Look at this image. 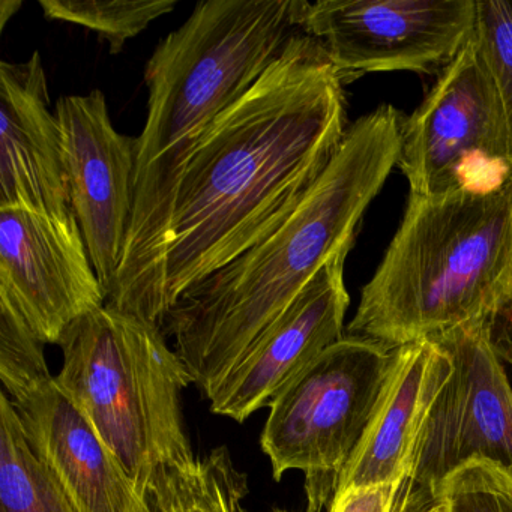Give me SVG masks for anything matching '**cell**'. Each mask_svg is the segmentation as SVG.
Here are the masks:
<instances>
[{"instance_id":"d4e9b609","label":"cell","mask_w":512,"mask_h":512,"mask_svg":"<svg viewBox=\"0 0 512 512\" xmlns=\"http://www.w3.org/2000/svg\"><path fill=\"white\" fill-rule=\"evenodd\" d=\"M274 512H289V511H283V509H275Z\"/></svg>"},{"instance_id":"8fae6325","label":"cell","mask_w":512,"mask_h":512,"mask_svg":"<svg viewBox=\"0 0 512 512\" xmlns=\"http://www.w3.org/2000/svg\"><path fill=\"white\" fill-rule=\"evenodd\" d=\"M55 113L64 142L71 209L109 298L133 217L137 137L124 136L113 127L100 89L59 98Z\"/></svg>"},{"instance_id":"e0dca14e","label":"cell","mask_w":512,"mask_h":512,"mask_svg":"<svg viewBox=\"0 0 512 512\" xmlns=\"http://www.w3.org/2000/svg\"><path fill=\"white\" fill-rule=\"evenodd\" d=\"M178 0H40L44 17L73 23L100 35L112 55L145 31L154 20L172 13Z\"/></svg>"},{"instance_id":"2e32d148","label":"cell","mask_w":512,"mask_h":512,"mask_svg":"<svg viewBox=\"0 0 512 512\" xmlns=\"http://www.w3.org/2000/svg\"><path fill=\"white\" fill-rule=\"evenodd\" d=\"M0 512H76L32 451L5 391L0 394Z\"/></svg>"},{"instance_id":"9a60e30c","label":"cell","mask_w":512,"mask_h":512,"mask_svg":"<svg viewBox=\"0 0 512 512\" xmlns=\"http://www.w3.org/2000/svg\"><path fill=\"white\" fill-rule=\"evenodd\" d=\"M451 373V356L436 341L401 346L397 365L341 476L337 494L349 488L400 485L425 413Z\"/></svg>"},{"instance_id":"d6986e66","label":"cell","mask_w":512,"mask_h":512,"mask_svg":"<svg viewBox=\"0 0 512 512\" xmlns=\"http://www.w3.org/2000/svg\"><path fill=\"white\" fill-rule=\"evenodd\" d=\"M470 41L502 112L512 166V0H476Z\"/></svg>"},{"instance_id":"484cf974","label":"cell","mask_w":512,"mask_h":512,"mask_svg":"<svg viewBox=\"0 0 512 512\" xmlns=\"http://www.w3.org/2000/svg\"><path fill=\"white\" fill-rule=\"evenodd\" d=\"M160 512H167V511H160Z\"/></svg>"},{"instance_id":"9c48e42d","label":"cell","mask_w":512,"mask_h":512,"mask_svg":"<svg viewBox=\"0 0 512 512\" xmlns=\"http://www.w3.org/2000/svg\"><path fill=\"white\" fill-rule=\"evenodd\" d=\"M475 17L476 0H320L308 7L304 29L344 80L443 70L472 37Z\"/></svg>"},{"instance_id":"7a4b0ae2","label":"cell","mask_w":512,"mask_h":512,"mask_svg":"<svg viewBox=\"0 0 512 512\" xmlns=\"http://www.w3.org/2000/svg\"><path fill=\"white\" fill-rule=\"evenodd\" d=\"M308 7L305 0L199 2L155 47L145 70L148 116L137 137L133 217L106 305L158 326V287L185 166L214 122L305 32Z\"/></svg>"},{"instance_id":"ba28073f","label":"cell","mask_w":512,"mask_h":512,"mask_svg":"<svg viewBox=\"0 0 512 512\" xmlns=\"http://www.w3.org/2000/svg\"><path fill=\"white\" fill-rule=\"evenodd\" d=\"M398 167L410 194L493 191L512 178L505 121L472 41L404 119Z\"/></svg>"},{"instance_id":"52a82bcc","label":"cell","mask_w":512,"mask_h":512,"mask_svg":"<svg viewBox=\"0 0 512 512\" xmlns=\"http://www.w3.org/2000/svg\"><path fill=\"white\" fill-rule=\"evenodd\" d=\"M436 341L452 373L431 401L398 485L392 512H428L443 479L475 458L512 475V388L493 325L460 326Z\"/></svg>"},{"instance_id":"44dd1931","label":"cell","mask_w":512,"mask_h":512,"mask_svg":"<svg viewBox=\"0 0 512 512\" xmlns=\"http://www.w3.org/2000/svg\"><path fill=\"white\" fill-rule=\"evenodd\" d=\"M52 376L44 343L8 302L0 301V380L11 395Z\"/></svg>"},{"instance_id":"3957f363","label":"cell","mask_w":512,"mask_h":512,"mask_svg":"<svg viewBox=\"0 0 512 512\" xmlns=\"http://www.w3.org/2000/svg\"><path fill=\"white\" fill-rule=\"evenodd\" d=\"M401 128L391 104L350 125L283 226L170 308L161 329L208 400L310 281L335 256L350 253L365 211L400 160Z\"/></svg>"},{"instance_id":"30bf717a","label":"cell","mask_w":512,"mask_h":512,"mask_svg":"<svg viewBox=\"0 0 512 512\" xmlns=\"http://www.w3.org/2000/svg\"><path fill=\"white\" fill-rule=\"evenodd\" d=\"M0 301L44 344L107 304L74 212L49 217L0 209Z\"/></svg>"},{"instance_id":"7c38bea8","label":"cell","mask_w":512,"mask_h":512,"mask_svg":"<svg viewBox=\"0 0 512 512\" xmlns=\"http://www.w3.org/2000/svg\"><path fill=\"white\" fill-rule=\"evenodd\" d=\"M349 251L335 256L284 313L260 335L212 392L211 410L244 422L320 353L344 337L350 296L344 283Z\"/></svg>"},{"instance_id":"7402d4cb","label":"cell","mask_w":512,"mask_h":512,"mask_svg":"<svg viewBox=\"0 0 512 512\" xmlns=\"http://www.w3.org/2000/svg\"><path fill=\"white\" fill-rule=\"evenodd\" d=\"M398 484L371 485L341 491L329 512H392Z\"/></svg>"},{"instance_id":"5bb4252c","label":"cell","mask_w":512,"mask_h":512,"mask_svg":"<svg viewBox=\"0 0 512 512\" xmlns=\"http://www.w3.org/2000/svg\"><path fill=\"white\" fill-rule=\"evenodd\" d=\"M10 400L32 451L76 512H155L55 377Z\"/></svg>"},{"instance_id":"cb8c5ba5","label":"cell","mask_w":512,"mask_h":512,"mask_svg":"<svg viewBox=\"0 0 512 512\" xmlns=\"http://www.w3.org/2000/svg\"><path fill=\"white\" fill-rule=\"evenodd\" d=\"M428 512H449L448 506L445 505V503L437 502L436 505L433 506V508L430 509Z\"/></svg>"},{"instance_id":"603a6c76","label":"cell","mask_w":512,"mask_h":512,"mask_svg":"<svg viewBox=\"0 0 512 512\" xmlns=\"http://www.w3.org/2000/svg\"><path fill=\"white\" fill-rule=\"evenodd\" d=\"M22 2L19 0H2L0 2V29L4 31L8 20L22 8Z\"/></svg>"},{"instance_id":"277c9868","label":"cell","mask_w":512,"mask_h":512,"mask_svg":"<svg viewBox=\"0 0 512 512\" xmlns=\"http://www.w3.org/2000/svg\"><path fill=\"white\" fill-rule=\"evenodd\" d=\"M512 311V178L493 191L409 194L347 335L391 347Z\"/></svg>"},{"instance_id":"8992f818","label":"cell","mask_w":512,"mask_h":512,"mask_svg":"<svg viewBox=\"0 0 512 512\" xmlns=\"http://www.w3.org/2000/svg\"><path fill=\"white\" fill-rule=\"evenodd\" d=\"M401 347L344 335L293 377L269 404L262 449L274 478L305 475L307 512L331 508L341 476L361 443Z\"/></svg>"},{"instance_id":"5b68a950","label":"cell","mask_w":512,"mask_h":512,"mask_svg":"<svg viewBox=\"0 0 512 512\" xmlns=\"http://www.w3.org/2000/svg\"><path fill=\"white\" fill-rule=\"evenodd\" d=\"M163 329L104 305L62 337L55 377L140 496L154 505L196 469L182 394L193 383Z\"/></svg>"},{"instance_id":"ffe728a7","label":"cell","mask_w":512,"mask_h":512,"mask_svg":"<svg viewBox=\"0 0 512 512\" xmlns=\"http://www.w3.org/2000/svg\"><path fill=\"white\" fill-rule=\"evenodd\" d=\"M437 502L449 512H512V475L499 464L475 458L440 482L433 506Z\"/></svg>"},{"instance_id":"ac0fdd59","label":"cell","mask_w":512,"mask_h":512,"mask_svg":"<svg viewBox=\"0 0 512 512\" xmlns=\"http://www.w3.org/2000/svg\"><path fill=\"white\" fill-rule=\"evenodd\" d=\"M245 473L235 466L227 446L197 458L196 469L172 493L152 505L155 512H247Z\"/></svg>"},{"instance_id":"4fadbf2b","label":"cell","mask_w":512,"mask_h":512,"mask_svg":"<svg viewBox=\"0 0 512 512\" xmlns=\"http://www.w3.org/2000/svg\"><path fill=\"white\" fill-rule=\"evenodd\" d=\"M0 209L73 212L61 127L38 52L0 64Z\"/></svg>"},{"instance_id":"6da1fadb","label":"cell","mask_w":512,"mask_h":512,"mask_svg":"<svg viewBox=\"0 0 512 512\" xmlns=\"http://www.w3.org/2000/svg\"><path fill=\"white\" fill-rule=\"evenodd\" d=\"M343 82L301 32L214 122L176 191L157 293L158 326L179 298L280 229L346 136Z\"/></svg>"}]
</instances>
